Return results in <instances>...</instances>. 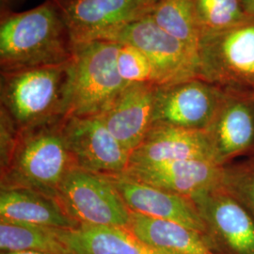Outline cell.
I'll return each mask as SVG.
<instances>
[{
    "label": "cell",
    "instance_id": "obj_5",
    "mask_svg": "<svg viewBox=\"0 0 254 254\" xmlns=\"http://www.w3.org/2000/svg\"><path fill=\"white\" fill-rule=\"evenodd\" d=\"M199 76L226 91L254 93V18L201 34Z\"/></svg>",
    "mask_w": 254,
    "mask_h": 254
},
{
    "label": "cell",
    "instance_id": "obj_17",
    "mask_svg": "<svg viewBox=\"0 0 254 254\" xmlns=\"http://www.w3.org/2000/svg\"><path fill=\"white\" fill-rule=\"evenodd\" d=\"M0 221L65 230L80 226L56 198L23 188H1Z\"/></svg>",
    "mask_w": 254,
    "mask_h": 254
},
{
    "label": "cell",
    "instance_id": "obj_27",
    "mask_svg": "<svg viewBox=\"0 0 254 254\" xmlns=\"http://www.w3.org/2000/svg\"><path fill=\"white\" fill-rule=\"evenodd\" d=\"M241 2L246 13L250 17L254 18V0H241Z\"/></svg>",
    "mask_w": 254,
    "mask_h": 254
},
{
    "label": "cell",
    "instance_id": "obj_13",
    "mask_svg": "<svg viewBox=\"0 0 254 254\" xmlns=\"http://www.w3.org/2000/svg\"><path fill=\"white\" fill-rule=\"evenodd\" d=\"M224 91L218 112L206 130L221 166L254 147V93Z\"/></svg>",
    "mask_w": 254,
    "mask_h": 254
},
{
    "label": "cell",
    "instance_id": "obj_14",
    "mask_svg": "<svg viewBox=\"0 0 254 254\" xmlns=\"http://www.w3.org/2000/svg\"><path fill=\"white\" fill-rule=\"evenodd\" d=\"M190 159H204L217 162L208 133L206 131L154 124L143 141L132 152L129 167Z\"/></svg>",
    "mask_w": 254,
    "mask_h": 254
},
{
    "label": "cell",
    "instance_id": "obj_6",
    "mask_svg": "<svg viewBox=\"0 0 254 254\" xmlns=\"http://www.w3.org/2000/svg\"><path fill=\"white\" fill-rule=\"evenodd\" d=\"M57 200L80 225L127 228L131 210L109 176L73 167L64 176Z\"/></svg>",
    "mask_w": 254,
    "mask_h": 254
},
{
    "label": "cell",
    "instance_id": "obj_28",
    "mask_svg": "<svg viewBox=\"0 0 254 254\" xmlns=\"http://www.w3.org/2000/svg\"><path fill=\"white\" fill-rule=\"evenodd\" d=\"M40 254V253H7V254Z\"/></svg>",
    "mask_w": 254,
    "mask_h": 254
},
{
    "label": "cell",
    "instance_id": "obj_11",
    "mask_svg": "<svg viewBox=\"0 0 254 254\" xmlns=\"http://www.w3.org/2000/svg\"><path fill=\"white\" fill-rule=\"evenodd\" d=\"M215 238L235 254H254V221L252 214L223 187L219 186L191 198Z\"/></svg>",
    "mask_w": 254,
    "mask_h": 254
},
{
    "label": "cell",
    "instance_id": "obj_12",
    "mask_svg": "<svg viewBox=\"0 0 254 254\" xmlns=\"http://www.w3.org/2000/svg\"><path fill=\"white\" fill-rule=\"evenodd\" d=\"M109 177L132 212L179 223L197 231L210 241L208 229L190 198L138 181L125 173Z\"/></svg>",
    "mask_w": 254,
    "mask_h": 254
},
{
    "label": "cell",
    "instance_id": "obj_3",
    "mask_svg": "<svg viewBox=\"0 0 254 254\" xmlns=\"http://www.w3.org/2000/svg\"><path fill=\"white\" fill-rule=\"evenodd\" d=\"M64 119L19 131L9 163L1 170V188H23L57 199L64 176L75 167L64 138Z\"/></svg>",
    "mask_w": 254,
    "mask_h": 254
},
{
    "label": "cell",
    "instance_id": "obj_18",
    "mask_svg": "<svg viewBox=\"0 0 254 254\" xmlns=\"http://www.w3.org/2000/svg\"><path fill=\"white\" fill-rule=\"evenodd\" d=\"M73 254H171L147 244L127 228L80 225L57 229Z\"/></svg>",
    "mask_w": 254,
    "mask_h": 254
},
{
    "label": "cell",
    "instance_id": "obj_23",
    "mask_svg": "<svg viewBox=\"0 0 254 254\" xmlns=\"http://www.w3.org/2000/svg\"><path fill=\"white\" fill-rule=\"evenodd\" d=\"M117 68L121 77L127 84L150 83L157 86L153 64L147 56L135 46L120 44Z\"/></svg>",
    "mask_w": 254,
    "mask_h": 254
},
{
    "label": "cell",
    "instance_id": "obj_4",
    "mask_svg": "<svg viewBox=\"0 0 254 254\" xmlns=\"http://www.w3.org/2000/svg\"><path fill=\"white\" fill-rule=\"evenodd\" d=\"M119 47L107 40L75 44L67 117L100 115L128 85L117 68Z\"/></svg>",
    "mask_w": 254,
    "mask_h": 254
},
{
    "label": "cell",
    "instance_id": "obj_16",
    "mask_svg": "<svg viewBox=\"0 0 254 254\" xmlns=\"http://www.w3.org/2000/svg\"><path fill=\"white\" fill-rule=\"evenodd\" d=\"M125 174L191 199L222 186L224 166L211 160L190 159L150 166H131Z\"/></svg>",
    "mask_w": 254,
    "mask_h": 254
},
{
    "label": "cell",
    "instance_id": "obj_22",
    "mask_svg": "<svg viewBox=\"0 0 254 254\" xmlns=\"http://www.w3.org/2000/svg\"><path fill=\"white\" fill-rule=\"evenodd\" d=\"M201 34L235 27L252 18L241 0H193Z\"/></svg>",
    "mask_w": 254,
    "mask_h": 254
},
{
    "label": "cell",
    "instance_id": "obj_19",
    "mask_svg": "<svg viewBox=\"0 0 254 254\" xmlns=\"http://www.w3.org/2000/svg\"><path fill=\"white\" fill-rule=\"evenodd\" d=\"M149 245L171 254H218L208 239L179 223L150 218L131 211L127 228Z\"/></svg>",
    "mask_w": 254,
    "mask_h": 254
},
{
    "label": "cell",
    "instance_id": "obj_10",
    "mask_svg": "<svg viewBox=\"0 0 254 254\" xmlns=\"http://www.w3.org/2000/svg\"><path fill=\"white\" fill-rule=\"evenodd\" d=\"M75 44L101 40L150 16L157 0H54Z\"/></svg>",
    "mask_w": 254,
    "mask_h": 254
},
{
    "label": "cell",
    "instance_id": "obj_2",
    "mask_svg": "<svg viewBox=\"0 0 254 254\" xmlns=\"http://www.w3.org/2000/svg\"><path fill=\"white\" fill-rule=\"evenodd\" d=\"M71 62L1 72V108L19 131L67 117Z\"/></svg>",
    "mask_w": 254,
    "mask_h": 254
},
{
    "label": "cell",
    "instance_id": "obj_24",
    "mask_svg": "<svg viewBox=\"0 0 254 254\" xmlns=\"http://www.w3.org/2000/svg\"><path fill=\"white\" fill-rule=\"evenodd\" d=\"M222 186L254 216V162L224 166Z\"/></svg>",
    "mask_w": 254,
    "mask_h": 254
},
{
    "label": "cell",
    "instance_id": "obj_15",
    "mask_svg": "<svg viewBox=\"0 0 254 254\" xmlns=\"http://www.w3.org/2000/svg\"><path fill=\"white\" fill-rule=\"evenodd\" d=\"M156 86L150 83L128 84L101 118L124 148L132 154L154 125Z\"/></svg>",
    "mask_w": 254,
    "mask_h": 254
},
{
    "label": "cell",
    "instance_id": "obj_7",
    "mask_svg": "<svg viewBox=\"0 0 254 254\" xmlns=\"http://www.w3.org/2000/svg\"><path fill=\"white\" fill-rule=\"evenodd\" d=\"M101 40L135 46L154 66L157 86L199 76L198 56L158 27L151 16L113 31Z\"/></svg>",
    "mask_w": 254,
    "mask_h": 254
},
{
    "label": "cell",
    "instance_id": "obj_25",
    "mask_svg": "<svg viewBox=\"0 0 254 254\" xmlns=\"http://www.w3.org/2000/svg\"><path fill=\"white\" fill-rule=\"evenodd\" d=\"M19 130L7 111L0 108V154L1 170L6 168L15 149Z\"/></svg>",
    "mask_w": 254,
    "mask_h": 254
},
{
    "label": "cell",
    "instance_id": "obj_9",
    "mask_svg": "<svg viewBox=\"0 0 254 254\" xmlns=\"http://www.w3.org/2000/svg\"><path fill=\"white\" fill-rule=\"evenodd\" d=\"M63 132L75 167L107 176L127 173L131 154L111 134L100 115L66 117Z\"/></svg>",
    "mask_w": 254,
    "mask_h": 254
},
{
    "label": "cell",
    "instance_id": "obj_1",
    "mask_svg": "<svg viewBox=\"0 0 254 254\" xmlns=\"http://www.w3.org/2000/svg\"><path fill=\"white\" fill-rule=\"evenodd\" d=\"M74 50L75 43L54 0L0 16L1 72L67 64Z\"/></svg>",
    "mask_w": 254,
    "mask_h": 254
},
{
    "label": "cell",
    "instance_id": "obj_20",
    "mask_svg": "<svg viewBox=\"0 0 254 254\" xmlns=\"http://www.w3.org/2000/svg\"><path fill=\"white\" fill-rule=\"evenodd\" d=\"M0 251L7 253L73 254L58 236L57 228L0 221Z\"/></svg>",
    "mask_w": 254,
    "mask_h": 254
},
{
    "label": "cell",
    "instance_id": "obj_21",
    "mask_svg": "<svg viewBox=\"0 0 254 254\" xmlns=\"http://www.w3.org/2000/svg\"><path fill=\"white\" fill-rule=\"evenodd\" d=\"M150 16L164 31L197 54L201 32L193 0H157Z\"/></svg>",
    "mask_w": 254,
    "mask_h": 254
},
{
    "label": "cell",
    "instance_id": "obj_8",
    "mask_svg": "<svg viewBox=\"0 0 254 254\" xmlns=\"http://www.w3.org/2000/svg\"><path fill=\"white\" fill-rule=\"evenodd\" d=\"M224 93L222 88L200 77L156 86L154 124L206 131Z\"/></svg>",
    "mask_w": 254,
    "mask_h": 254
},
{
    "label": "cell",
    "instance_id": "obj_26",
    "mask_svg": "<svg viewBox=\"0 0 254 254\" xmlns=\"http://www.w3.org/2000/svg\"><path fill=\"white\" fill-rule=\"evenodd\" d=\"M27 0H0V16L15 12L16 8L24 4Z\"/></svg>",
    "mask_w": 254,
    "mask_h": 254
}]
</instances>
